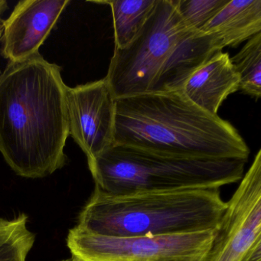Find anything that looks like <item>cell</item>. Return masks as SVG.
<instances>
[{"label": "cell", "instance_id": "obj_4", "mask_svg": "<svg viewBox=\"0 0 261 261\" xmlns=\"http://www.w3.org/2000/svg\"><path fill=\"white\" fill-rule=\"evenodd\" d=\"M226 207L220 189L111 195L95 186L77 226L108 237L192 233L218 228Z\"/></svg>", "mask_w": 261, "mask_h": 261}, {"label": "cell", "instance_id": "obj_13", "mask_svg": "<svg viewBox=\"0 0 261 261\" xmlns=\"http://www.w3.org/2000/svg\"><path fill=\"white\" fill-rule=\"evenodd\" d=\"M28 222L25 214L10 220L0 218V261H27L36 241Z\"/></svg>", "mask_w": 261, "mask_h": 261}, {"label": "cell", "instance_id": "obj_12", "mask_svg": "<svg viewBox=\"0 0 261 261\" xmlns=\"http://www.w3.org/2000/svg\"><path fill=\"white\" fill-rule=\"evenodd\" d=\"M109 4L112 10L115 48L130 44L144 27L157 0H117L97 2Z\"/></svg>", "mask_w": 261, "mask_h": 261}, {"label": "cell", "instance_id": "obj_2", "mask_svg": "<svg viewBox=\"0 0 261 261\" xmlns=\"http://www.w3.org/2000/svg\"><path fill=\"white\" fill-rule=\"evenodd\" d=\"M115 100L114 144L176 158L248 160L250 149L236 128L181 91Z\"/></svg>", "mask_w": 261, "mask_h": 261}, {"label": "cell", "instance_id": "obj_5", "mask_svg": "<svg viewBox=\"0 0 261 261\" xmlns=\"http://www.w3.org/2000/svg\"><path fill=\"white\" fill-rule=\"evenodd\" d=\"M247 161L168 156L114 144L88 167L95 186L111 195L220 189L241 181Z\"/></svg>", "mask_w": 261, "mask_h": 261}, {"label": "cell", "instance_id": "obj_14", "mask_svg": "<svg viewBox=\"0 0 261 261\" xmlns=\"http://www.w3.org/2000/svg\"><path fill=\"white\" fill-rule=\"evenodd\" d=\"M240 79V90L259 99L261 95V33L249 39L242 49L230 58Z\"/></svg>", "mask_w": 261, "mask_h": 261}, {"label": "cell", "instance_id": "obj_1", "mask_svg": "<svg viewBox=\"0 0 261 261\" xmlns=\"http://www.w3.org/2000/svg\"><path fill=\"white\" fill-rule=\"evenodd\" d=\"M61 71L38 53L0 74V152L24 178H44L66 163L68 86Z\"/></svg>", "mask_w": 261, "mask_h": 261}, {"label": "cell", "instance_id": "obj_9", "mask_svg": "<svg viewBox=\"0 0 261 261\" xmlns=\"http://www.w3.org/2000/svg\"><path fill=\"white\" fill-rule=\"evenodd\" d=\"M70 0H22L4 20L2 56L18 62L39 53Z\"/></svg>", "mask_w": 261, "mask_h": 261}, {"label": "cell", "instance_id": "obj_16", "mask_svg": "<svg viewBox=\"0 0 261 261\" xmlns=\"http://www.w3.org/2000/svg\"><path fill=\"white\" fill-rule=\"evenodd\" d=\"M241 261H261V239L249 249Z\"/></svg>", "mask_w": 261, "mask_h": 261}, {"label": "cell", "instance_id": "obj_10", "mask_svg": "<svg viewBox=\"0 0 261 261\" xmlns=\"http://www.w3.org/2000/svg\"><path fill=\"white\" fill-rule=\"evenodd\" d=\"M239 90V76L230 56L221 51L192 73L181 92L203 111L218 115L224 100Z\"/></svg>", "mask_w": 261, "mask_h": 261}, {"label": "cell", "instance_id": "obj_18", "mask_svg": "<svg viewBox=\"0 0 261 261\" xmlns=\"http://www.w3.org/2000/svg\"><path fill=\"white\" fill-rule=\"evenodd\" d=\"M4 20L0 19V39H1V37H2L3 33H4ZM0 74H1V72H0Z\"/></svg>", "mask_w": 261, "mask_h": 261}, {"label": "cell", "instance_id": "obj_7", "mask_svg": "<svg viewBox=\"0 0 261 261\" xmlns=\"http://www.w3.org/2000/svg\"><path fill=\"white\" fill-rule=\"evenodd\" d=\"M226 204L205 261H241L261 239L260 150Z\"/></svg>", "mask_w": 261, "mask_h": 261}, {"label": "cell", "instance_id": "obj_3", "mask_svg": "<svg viewBox=\"0 0 261 261\" xmlns=\"http://www.w3.org/2000/svg\"><path fill=\"white\" fill-rule=\"evenodd\" d=\"M222 49L213 36L188 27L172 0H157L137 38L114 49L105 79L115 99L181 91L192 73Z\"/></svg>", "mask_w": 261, "mask_h": 261}, {"label": "cell", "instance_id": "obj_19", "mask_svg": "<svg viewBox=\"0 0 261 261\" xmlns=\"http://www.w3.org/2000/svg\"><path fill=\"white\" fill-rule=\"evenodd\" d=\"M59 261H77V259H75V258L73 257V256H71V258H68V259H62V260Z\"/></svg>", "mask_w": 261, "mask_h": 261}, {"label": "cell", "instance_id": "obj_15", "mask_svg": "<svg viewBox=\"0 0 261 261\" xmlns=\"http://www.w3.org/2000/svg\"><path fill=\"white\" fill-rule=\"evenodd\" d=\"M185 23L201 31L230 0H172Z\"/></svg>", "mask_w": 261, "mask_h": 261}, {"label": "cell", "instance_id": "obj_20", "mask_svg": "<svg viewBox=\"0 0 261 261\" xmlns=\"http://www.w3.org/2000/svg\"><path fill=\"white\" fill-rule=\"evenodd\" d=\"M75 259H76V258H75ZM77 259V261H82V260H79V259Z\"/></svg>", "mask_w": 261, "mask_h": 261}, {"label": "cell", "instance_id": "obj_17", "mask_svg": "<svg viewBox=\"0 0 261 261\" xmlns=\"http://www.w3.org/2000/svg\"><path fill=\"white\" fill-rule=\"evenodd\" d=\"M8 8V4L6 0H0V17ZM1 19V18H0Z\"/></svg>", "mask_w": 261, "mask_h": 261}, {"label": "cell", "instance_id": "obj_6", "mask_svg": "<svg viewBox=\"0 0 261 261\" xmlns=\"http://www.w3.org/2000/svg\"><path fill=\"white\" fill-rule=\"evenodd\" d=\"M217 229L162 236L108 237L75 226L70 229L66 242L71 256L82 261H205Z\"/></svg>", "mask_w": 261, "mask_h": 261}, {"label": "cell", "instance_id": "obj_11", "mask_svg": "<svg viewBox=\"0 0 261 261\" xmlns=\"http://www.w3.org/2000/svg\"><path fill=\"white\" fill-rule=\"evenodd\" d=\"M221 47H238L261 33V0H232L201 30Z\"/></svg>", "mask_w": 261, "mask_h": 261}, {"label": "cell", "instance_id": "obj_8", "mask_svg": "<svg viewBox=\"0 0 261 261\" xmlns=\"http://www.w3.org/2000/svg\"><path fill=\"white\" fill-rule=\"evenodd\" d=\"M115 98L106 79L67 89L69 136L88 160L114 144Z\"/></svg>", "mask_w": 261, "mask_h": 261}]
</instances>
